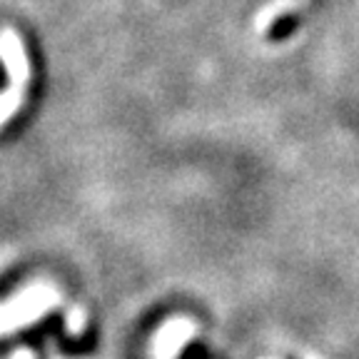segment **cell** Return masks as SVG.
I'll return each instance as SVG.
<instances>
[{"mask_svg": "<svg viewBox=\"0 0 359 359\" xmlns=\"http://www.w3.org/2000/svg\"><path fill=\"white\" fill-rule=\"evenodd\" d=\"M0 57L6 62V70L13 83V88L0 95V125H3L20 107L22 95H25V88H28V80H30L28 55H25L22 40L15 30L11 28L0 30Z\"/></svg>", "mask_w": 359, "mask_h": 359, "instance_id": "6da1fadb", "label": "cell"}, {"mask_svg": "<svg viewBox=\"0 0 359 359\" xmlns=\"http://www.w3.org/2000/svg\"><path fill=\"white\" fill-rule=\"evenodd\" d=\"M53 294L50 292H33L30 297L18 299V302L8 304V307H0V332L13 330L20 322L33 320L35 314H40L45 307H50Z\"/></svg>", "mask_w": 359, "mask_h": 359, "instance_id": "7a4b0ae2", "label": "cell"}, {"mask_svg": "<svg viewBox=\"0 0 359 359\" xmlns=\"http://www.w3.org/2000/svg\"><path fill=\"white\" fill-rule=\"evenodd\" d=\"M294 6H297V0H282V3H275V6L269 8V11L264 13V15L257 20V28H262V30H264V28H267V25H269V22L275 20L277 15H282V13H285V11H292V8H294Z\"/></svg>", "mask_w": 359, "mask_h": 359, "instance_id": "3957f363", "label": "cell"}]
</instances>
